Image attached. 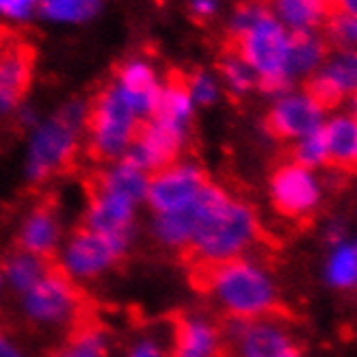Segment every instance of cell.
Here are the masks:
<instances>
[{
    "mask_svg": "<svg viewBox=\"0 0 357 357\" xmlns=\"http://www.w3.org/2000/svg\"><path fill=\"white\" fill-rule=\"evenodd\" d=\"M188 284L217 305V319L225 321H292L290 307L280 299L266 271L251 258L193 262L184 266Z\"/></svg>",
    "mask_w": 357,
    "mask_h": 357,
    "instance_id": "cell-2",
    "label": "cell"
},
{
    "mask_svg": "<svg viewBox=\"0 0 357 357\" xmlns=\"http://www.w3.org/2000/svg\"><path fill=\"white\" fill-rule=\"evenodd\" d=\"M206 182H210V176L202 165L180 160L162 172L148 176L145 197L158 215L178 213L195 202Z\"/></svg>",
    "mask_w": 357,
    "mask_h": 357,
    "instance_id": "cell-8",
    "label": "cell"
},
{
    "mask_svg": "<svg viewBox=\"0 0 357 357\" xmlns=\"http://www.w3.org/2000/svg\"><path fill=\"white\" fill-rule=\"evenodd\" d=\"M137 123L139 117L115 82L100 87L87 102L82 119L87 156L100 167L117 162L132 143Z\"/></svg>",
    "mask_w": 357,
    "mask_h": 357,
    "instance_id": "cell-3",
    "label": "cell"
},
{
    "mask_svg": "<svg viewBox=\"0 0 357 357\" xmlns=\"http://www.w3.org/2000/svg\"><path fill=\"white\" fill-rule=\"evenodd\" d=\"M331 46L323 33L314 31H295L288 35V59H286V74L292 78L297 74L314 72L321 63L331 56Z\"/></svg>",
    "mask_w": 357,
    "mask_h": 357,
    "instance_id": "cell-19",
    "label": "cell"
},
{
    "mask_svg": "<svg viewBox=\"0 0 357 357\" xmlns=\"http://www.w3.org/2000/svg\"><path fill=\"white\" fill-rule=\"evenodd\" d=\"M85 107L87 104L82 102L66 104L35 135L29 160V180L33 186H41L54 178H66L76 172Z\"/></svg>",
    "mask_w": 357,
    "mask_h": 357,
    "instance_id": "cell-4",
    "label": "cell"
},
{
    "mask_svg": "<svg viewBox=\"0 0 357 357\" xmlns=\"http://www.w3.org/2000/svg\"><path fill=\"white\" fill-rule=\"evenodd\" d=\"M325 72L338 82V85L344 89V93H349V91L355 93L357 91V50L340 52V56L333 59L325 68Z\"/></svg>",
    "mask_w": 357,
    "mask_h": 357,
    "instance_id": "cell-28",
    "label": "cell"
},
{
    "mask_svg": "<svg viewBox=\"0 0 357 357\" xmlns=\"http://www.w3.org/2000/svg\"><path fill=\"white\" fill-rule=\"evenodd\" d=\"M333 52L357 50V17L351 13H335L323 20L319 29Z\"/></svg>",
    "mask_w": 357,
    "mask_h": 357,
    "instance_id": "cell-22",
    "label": "cell"
},
{
    "mask_svg": "<svg viewBox=\"0 0 357 357\" xmlns=\"http://www.w3.org/2000/svg\"><path fill=\"white\" fill-rule=\"evenodd\" d=\"M327 167L340 174L357 176V121L353 117H335L325 126Z\"/></svg>",
    "mask_w": 357,
    "mask_h": 357,
    "instance_id": "cell-17",
    "label": "cell"
},
{
    "mask_svg": "<svg viewBox=\"0 0 357 357\" xmlns=\"http://www.w3.org/2000/svg\"><path fill=\"white\" fill-rule=\"evenodd\" d=\"M271 202L275 213L290 221H307L321 204V188L305 167L284 160L271 174Z\"/></svg>",
    "mask_w": 357,
    "mask_h": 357,
    "instance_id": "cell-7",
    "label": "cell"
},
{
    "mask_svg": "<svg viewBox=\"0 0 357 357\" xmlns=\"http://www.w3.org/2000/svg\"><path fill=\"white\" fill-rule=\"evenodd\" d=\"M217 68H219L221 76L225 78L227 87L232 89L234 93H238V96L247 93L249 89H254L256 82H258L254 70H251L249 66H245V63L236 54H232V52L223 50L221 59L217 61Z\"/></svg>",
    "mask_w": 357,
    "mask_h": 357,
    "instance_id": "cell-24",
    "label": "cell"
},
{
    "mask_svg": "<svg viewBox=\"0 0 357 357\" xmlns=\"http://www.w3.org/2000/svg\"><path fill=\"white\" fill-rule=\"evenodd\" d=\"M41 3H44V0H41Z\"/></svg>",
    "mask_w": 357,
    "mask_h": 357,
    "instance_id": "cell-38",
    "label": "cell"
},
{
    "mask_svg": "<svg viewBox=\"0 0 357 357\" xmlns=\"http://www.w3.org/2000/svg\"><path fill=\"white\" fill-rule=\"evenodd\" d=\"M126 254H128V243L100 234L96 229L78 223L72 229V236L66 251V266L72 275L93 278L100 273L121 266Z\"/></svg>",
    "mask_w": 357,
    "mask_h": 357,
    "instance_id": "cell-9",
    "label": "cell"
},
{
    "mask_svg": "<svg viewBox=\"0 0 357 357\" xmlns=\"http://www.w3.org/2000/svg\"><path fill=\"white\" fill-rule=\"evenodd\" d=\"M195 17H208L210 13L215 11V0H195L191 7Z\"/></svg>",
    "mask_w": 357,
    "mask_h": 357,
    "instance_id": "cell-32",
    "label": "cell"
},
{
    "mask_svg": "<svg viewBox=\"0 0 357 357\" xmlns=\"http://www.w3.org/2000/svg\"><path fill=\"white\" fill-rule=\"evenodd\" d=\"M353 119L357 121V91L353 93Z\"/></svg>",
    "mask_w": 357,
    "mask_h": 357,
    "instance_id": "cell-35",
    "label": "cell"
},
{
    "mask_svg": "<svg viewBox=\"0 0 357 357\" xmlns=\"http://www.w3.org/2000/svg\"><path fill=\"white\" fill-rule=\"evenodd\" d=\"M223 50L236 54L245 66L258 72V78H290L286 74L288 33L273 13H266L254 29L238 37L227 35Z\"/></svg>",
    "mask_w": 357,
    "mask_h": 357,
    "instance_id": "cell-6",
    "label": "cell"
},
{
    "mask_svg": "<svg viewBox=\"0 0 357 357\" xmlns=\"http://www.w3.org/2000/svg\"><path fill=\"white\" fill-rule=\"evenodd\" d=\"M232 351L241 357H303L301 347L280 327V323L225 321L219 319Z\"/></svg>",
    "mask_w": 357,
    "mask_h": 357,
    "instance_id": "cell-12",
    "label": "cell"
},
{
    "mask_svg": "<svg viewBox=\"0 0 357 357\" xmlns=\"http://www.w3.org/2000/svg\"><path fill=\"white\" fill-rule=\"evenodd\" d=\"M115 85L119 87L121 96L128 100L135 115L139 119H152L158 109L162 89L152 66L141 59L123 61L121 66L115 68Z\"/></svg>",
    "mask_w": 357,
    "mask_h": 357,
    "instance_id": "cell-15",
    "label": "cell"
},
{
    "mask_svg": "<svg viewBox=\"0 0 357 357\" xmlns=\"http://www.w3.org/2000/svg\"><path fill=\"white\" fill-rule=\"evenodd\" d=\"M327 278L333 286H353L357 284V251L353 247L340 245L331 256L327 266Z\"/></svg>",
    "mask_w": 357,
    "mask_h": 357,
    "instance_id": "cell-27",
    "label": "cell"
},
{
    "mask_svg": "<svg viewBox=\"0 0 357 357\" xmlns=\"http://www.w3.org/2000/svg\"><path fill=\"white\" fill-rule=\"evenodd\" d=\"M130 357H167V355L154 340H143L130 351Z\"/></svg>",
    "mask_w": 357,
    "mask_h": 357,
    "instance_id": "cell-31",
    "label": "cell"
},
{
    "mask_svg": "<svg viewBox=\"0 0 357 357\" xmlns=\"http://www.w3.org/2000/svg\"><path fill=\"white\" fill-rule=\"evenodd\" d=\"M186 80H188V91H191L193 102H199V104H213L215 102L217 87L208 74H204L202 70H195L191 74H186Z\"/></svg>",
    "mask_w": 357,
    "mask_h": 357,
    "instance_id": "cell-29",
    "label": "cell"
},
{
    "mask_svg": "<svg viewBox=\"0 0 357 357\" xmlns=\"http://www.w3.org/2000/svg\"><path fill=\"white\" fill-rule=\"evenodd\" d=\"M355 251H357V247H355Z\"/></svg>",
    "mask_w": 357,
    "mask_h": 357,
    "instance_id": "cell-37",
    "label": "cell"
},
{
    "mask_svg": "<svg viewBox=\"0 0 357 357\" xmlns=\"http://www.w3.org/2000/svg\"><path fill=\"white\" fill-rule=\"evenodd\" d=\"M37 0H0V13L9 17H26L35 9Z\"/></svg>",
    "mask_w": 357,
    "mask_h": 357,
    "instance_id": "cell-30",
    "label": "cell"
},
{
    "mask_svg": "<svg viewBox=\"0 0 357 357\" xmlns=\"http://www.w3.org/2000/svg\"><path fill=\"white\" fill-rule=\"evenodd\" d=\"M264 5H273L282 22L295 31H319L323 26V11L317 0H262Z\"/></svg>",
    "mask_w": 357,
    "mask_h": 357,
    "instance_id": "cell-21",
    "label": "cell"
},
{
    "mask_svg": "<svg viewBox=\"0 0 357 357\" xmlns=\"http://www.w3.org/2000/svg\"><path fill=\"white\" fill-rule=\"evenodd\" d=\"M61 236V215H59V197L52 191L41 193L26 219L20 225L15 241L11 247L29 254L52 258L56 256V243Z\"/></svg>",
    "mask_w": 357,
    "mask_h": 357,
    "instance_id": "cell-13",
    "label": "cell"
},
{
    "mask_svg": "<svg viewBox=\"0 0 357 357\" xmlns=\"http://www.w3.org/2000/svg\"><path fill=\"white\" fill-rule=\"evenodd\" d=\"M303 96L310 98L321 111H329V109H335L338 104L344 100V89L335 82L325 70L319 72V74H314L305 80V85H303Z\"/></svg>",
    "mask_w": 357,
    "mask_h": 357,
    "instance_id": "cell-23",
    "label": "cell"
},
{
    "mask_svg": "<svg viewBox=\"0 0 357 357\" xmlns=\"http://www.w3.org/2000/svg\"><path fill=\"white\" fill-rule=\"evenodd\" d=\"M323 111L305 96L282 98L264 117V130L278 141L303 139L321 128Z\"/></svg>",
    "mask_w": 357,
    "mask_h": 357,
    "instance_id": "cell-14",
    "label": "cell"
},
{
    "mask_svg": "<svg viewBox=\"0 0 357 357\" xmlns=\"http://www.w3.org/2000/svg\"><path fill=\"white\" fill-rule=\"evenodd\" d=\"M98 305L68 266L59 260L31 290L24 292V312L39 325H70L80 312Z\"/></svg>",
    "mask_w": 357,
    "mask_h": 357,
    "instance_id": "cell-5",
    "label": "cell"
},
{
    "mask_svg": "<svg viewBox=\"0 0 357 357\" xmlns=\"http://www.w3.org/2000/svg\"><path fill=\"white\" fill-rule=\"evenodd\" d=\"M0 357H22L3 331H0Z\"/></svg>",
    "mask_w": 357,
    "mask_h": 357,
    "instance_id": "cell-33",
    "label": "cell"
},
{
    "mask_svg": "<svg viewBox=\"0 0 357 357\" xmlns=\"http://www.w3.org/2000/svg\"><path fill=\"white\" fill-rule=\"evenodd\" d=\"M82 188L87 197V215L82 223L100 234L130 243L135 202L104 186L96 169L82 178Z\"/></svg>",
    "mask_w": 357,
    "mask_h": 357,
    "instance_id": "cell-10",
    "label": "cell"
},
{
    "mask_svg": "<svg viewBox=\"0 0 357 357\" xmlns=\"http://www.w3.org/2000/svg\"><path fill=\"white\" fill-rule=\"evenodd\" d=\"M195 229V208L193 204L186 206L184 210H178V213H165L158 215L154 221V236L158 243H162L165 247L174 249L176 254L188 245Z\"/></svg>",
    "mask_w": 357,
    "mask_h": 357,
    "instance_id": "cell-20",
    "label": "cell"
},
{
    "mask_svg": "<svg viewBox=\"0 0 357 357\" xmlns=\"http://www.w3.org/2000/svg\"><path fill=\"white\" fill-rule=\"evenodd\" d=\"M340 7L344 13H351L357 17V0H340Z\"/></svg>",
    "mask_w": 357,
    "mask_h": 357,
    "instance_id": "cell-34",
    "label": "cell"
},
{
    "mask_svg": "<svg viewBox=\"0 0 357 357\" xmlns=\"http://www.w3.org/2000/svg\"><path fill=\"white\" fill-rule=\"evenodd\" d=\"M102 7V0H44L41 13L50 20H89Z\"/></svg>",
    "mask_w": 357,
    "mask_h": 357,
    "instance_id": "cell-25",
    "label": "cell"
},
{
    "mask_svg": "<svg viewBox=\"0 0 357 357\" xmlns=\"http://www.w3.org/2000/svg\"><path fill=\"white\" fill-rule=\"evenodd\" d=\"M292 162H297L305 169L312 167H321L327 160V143H325V126H321L319 130H314L312 135L303 137L295 148H290V158Z\"/></svg>",
    "mask_w": 357,
    "mask_h": 357,
    "instance_id": "cell-26",
    "label": "cell"
},
{
    "mask_svg": "<svg viewBox=\"0 0 357 357\" xmlns=\"http://www.w3.org/2000/svg\"><path fill=\"white\" fill-rule=\"evenodd\" d=\"M195 229L186 247L178 251L182 266L193 262H219L249 258L247 251L273 254L278 243L262 227L251 204L234 197L217 182H206L193 202Z\"/></svg>",
    "mask_w": 357,
    "mask_h": 357,
    "instance_id": "cell-1",
    "label": "cell"
},
{
    "mask_svg": "<svg viewBox=\"0 0 357 357\" xmlns=\"http://www.w3.org/2000/svg\"><path fill=\"white\" fill-rule=\"evenodd\" d=\"M59 260H61L59 256L41 258V256L29 254V251H20L11 247L7 254L0 258V275L11 284L13 290L26 292L44 278Z\"/></svg>",
    "mask_w": 357,
    "mask_h": 357,
    "instance_id": "cell-18",
    "label": "cell"
},
{
    "mask_svg": "<svg viewBox=\"0 0 357 357\" xmlns=\"http://www.w3.org/2000/svg\"><path fill=\"white\" fill-rule=\"evenodd\" d=\"M152 119L165 121L182 130L184 135H191V119H193V98L188 91V80L182 70L167 72L165 87L160 89L158 109Z\"/></svg>",
    "mask_w": 357,
    "mask_h": 357,
    "instance_id": "cell-16",
    "label": "cell"
},
{
    "mask_svg": "<svg viewBox=\"0 0 357 357\" xmlns=\"http://www.w3.org/2000/svg\"><path fill=\"white\" fill-rule=\"evenodd\" d=\"M35 48L15 33L0 29V115L20 107L33 85Z\"/></svg>",
    "mask_w": 357,
    "mask_h": 357,
    "instance_id": "cell-11",
    "label": "cell"
},
{
    "mask_svg": "<svg viewBox=\"0 0 357 357\" xmlns=\"http://www.w3.org/2000/svg\"><path fill=\"white\" fill-rule=\"evenodd\" d=\"M0 284H3V275H0Z\"/></svg>",
    "mask_w": 357,
    "mask_h": 357,
    "instance_id": "cell-36",
    "label": "cell"
}]
</instances>
